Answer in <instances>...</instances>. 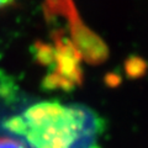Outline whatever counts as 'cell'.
<instances>
[{
	"mask_svg": "<svg viewBox=\"0 0 148 148\" xmlns=\"http://www.w3.org/2000/svg\"><path fill=\"white\" fill-rule=\"evenodd\" d=\"M104 130L103 119L89 106L30 98L0 83V135L25 148H100Z\"/></svg>",
	"mask_w": 148,
	"mask_h": 148,
	"instance_id": "obj_1",
	"label": "cell"
},
{
	"mask_svg": "<svg viewBox=\"0 0 148 148\" xmlns=\"http://www.w3.org/2000/svg\"><path fill=\"white\" fill-rule=\"evenodd\" d=\"M0 148H25L21 142L9 136L0 135Z\"/></svg>",
	"mask_w": 148,
	"mask_h": 148,
	"instance_id": "obj_2",
	"label": "cell"
},
{
	"mask_svg": "<svg viewBox=\"0 0 148 148\" xmlns=\"http://www.w3.org/2000/svg\"><path fill=\"white\" fill-rule=\"evenodd\" d=\"M15 0H0V9H5L8 6H10Z\"/></svg>",
	"mask_w": 148,
	"mask_h": 148,
	"instance_id": "obj_3",
	"label": "cell"
}]
</instances>
